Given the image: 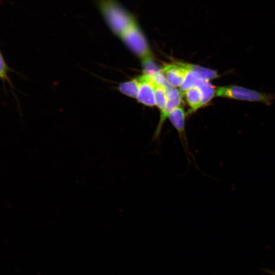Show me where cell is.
Returning a JSON list of instances; mask_svg holds the SVG:
<instances>
[{"instance_id":"6da1fadb","label":"cell","mask_w":275,"mask_h":275,"mask_svg":"<svg viewBox=\"0 0 275 275\" xmlns=\"http://www.w3.org/2000/svg\"><path fill=\"white\" fill-rule=\"evenodd\" d=\"M97 4L106 23L119 37L137 21L135 16L117 0H97Z\"/></svg>"},{"instance_id":"7a4b0ae2","label":"cell","mask_w":275,"mask_h":275,"mask_svg":"<svg viewBox=\"0 0 275 275\" xmlns=\"http://www.w3.org/2000/svg\"><path fill=\"white\" fill-rule=\"evenodd\" d=\"M215 96L250 102H261L269 106L274 99L273 95L261 92L238 85H229L216 88Z\"/></svg>"},{"instance_id":"3957f363","label":"cell","mask_w":275,"mask_h":275,"mask_svg":"<svg viewBox=\"0 0 275 275\" xmlns=\"http://www.w3.org/2000/svg\"><path fill=\"white\" fill-rule=\"evenodd\" d=\"M119 38L142 61L152 58L146 38L138 21L131 25Z\"/></svg>"},{"instance_id":"277c9868","label":"cell","mask_w":275,"mask_h":275,"mask_svg":"<svg viewBox=\"0 0 275 275\" xmlns=\"http://www.w3.org/2000/svg\"><path fill=\"white\" fill-rule=\"evenodd\" d=\"M183 94L176 88L171 87L167 90L168 100L163 112L160 114V119L155 131L153 139L157 140L160 136L162 125L170 113L180 105Z\"/></svg>"},{"instance_id":"5b68a950","label":"cell","mask_w":275,"mask_h":275,"mask_svg":"<svg viewBox=\"0 0 275 275\" xmlns=\"http://www.w3.org/2000/svg\"><path fill=\"white\" fill-rule=\"evenodd\" d=\"M140 77V84L136 98L137 100L147 106L156 105L154 85L153 77L148 75L143 74Z\"/></svg>"},{"instance_id":"8992f818","label":"cell","mask_w":275,"mask_h":275,"mask_svg":"<svg viewBox=\"0 0 275 275\" xmlns=\"http://www.w3.org/2000/svg\"><path fill=\"white\" fill-rule=\"evenodd\" d=\"M161 71L170 85L176 88L181 85L188 70L176 62L165 65Z\"/></svg>"},{"instance_id":"52a82bcc","label":"cell","mask_w":275,"mask_h":275,"mask_svg":"<svg viewBox=\"0 0 275 275\" xmlns=\"http://www.w3.org/2000/svg\"><path fill=\"white\" fill-rule=\"evenodd\" d=\"M168 118L173 126L177 130L186 153L190 154L185 132V115L184 109L180 106L177 107L170 113Z\"/></svg>"},{"instance_id":"ba28073f","label":"cell","mask_w":275,"mask_h":275,"mask_svg":"<svg viewBox=\"0 0 275 275\" xmlns=\"http://www.w3.org/2000/svg\"><path fill=\"white\" fill-rule=\"evenodd\" d=\"M196 87L199 88L201 93L202 106L207 104L215 96L216 88L208 80L199 78Z\"/></svg>"},{"instance_id":"9c48e42d","label":"cell","mask_w":275,"mask_h":275,"mask_svg":"<svg viewBox=\"0 0 275 275\" xmlns=\"http://www.w3.org/2000/svg\"><path fill=\"white\" fill-rule=\"evenodd\" d=\"M177 63L186 68L188 70H192L196 72L204 79L210 80L219 77V75L216 71L210 69L189 63L178 62H177Z\"/></svg>"},{"instance_id":"30bf717a","label":"cell","mask_w":275,"mask_h":275,"mask_svg":"<svg viewBox=\"0 0 275 275\" xmlns=\"http://www.w3.org/2000/svg\"><path fill=\"white\" fill-rule=\"evenodd\" d=\"M183 95L185 96L186 100L192 112L202 107V95L198 87H194L187 90Z\"/></svg>"},{"instance_id":"8fae6325","label":"cell","mask_w":275,"mask_h":275,"mask_svg":"<svg viewBox=\"0 0 275 275\" xmlns=\"http://www.w3.org/2000/svg\"><path fill=\"white\" fill-rule=\"evenodd\" d=\"M140 84V77L138 76L129 81L121 83L118 89L124 95L136 98Z\"/></svg>"},{"instance_id":"7c38bea8","label":"cell","mask_w":275,"mask_h":275,"mask_svg":"<svg viewBox=\"0 0 275 275\" xmlns=\"http://www.w3.org/2000/svg\"><path fill=\"white\" fill-rule=\"evenodd\" d=\"M154 85L156 105L159 109L160 113H162L166 107L168 100L167 90L164 86L157 84L155 81Z\"/></svg>"},{"instance_id":"4fadbf2b","label":"cell","mask_w":275,"mask_h":275,"mask_svg":"<svg viewBox=\"0 0 275 275\" xmlns=\"http://www.w3.org/2000/svg\"><path fill=\"white\" fill-rule=\"evenodd\" d=\"M10 72L15 71L9 66L2 52L0 50V79L2 81L4 86L6 82H7L13 93L14 86L9 77Z\"/></svg>"},{"instance_id":"5bb4252c","label":"cell","mask_w":275,"mask_h":275,"mask_svg":"<svg viewBox=\"0 0 275 275\" xmlns=\"http://www.w3.org/2000/svg\"><path fill=\"white\" fill-rule=\"evenodd\" d=\"M200 75L195 71L188 70L185 78L180 86V91L184 94L187 90L196 87V84Z\"/></svg>"},{"instance_id":"9a60e30c","label":"cell","mask_w":275,"mask_h":275,"mask_svg":"<svg viewBox=\"0 0 275 275\" xmlns=\"http://www.w3.org/2000/svg\"><path fill=\"white\" fill-rule=\"evenodd\" d=\"M270 273L275 275V272L270 271Z\"/></svg>"}]
</instances>
